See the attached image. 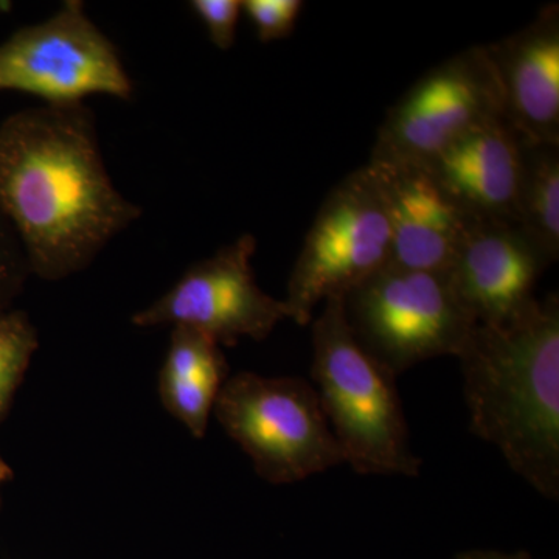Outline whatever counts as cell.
<instances>
[{"label":"cell","mask_w":559,"mask_h":559,"mask_svg":"<svg viewBox=\"0 0 559 559\" xmlns=\"http://www.w3.org/2000/svg\"><path fill=\"white\" fill-rule=\"evenodd\" d=\"M498 119V76L487 47L473 46L430 69L390 108L370 160L425 165L463 135Z\"/></svg>","instance_id":"cell-8"},{"label":"cell","mask_w":559,"mask_h":559,"mask_svg":"<svg viewBox=\"0 0 559 559\" xmlns=\"http://www.w3.org/2000/svg\"><path fill=\"white\" fill-rule=\"evenodd\" d=\"M213 414L270 484H296L344 463L318 392L301 378L241 371L224 382Z\"/></svg>","instance_id":"cell-5"},{"label":"cell","mask_w":559,"mask_h":559,"mask_svg":"<svg viewBox=\"0 0 559 559\" xmlns=\"http://www.w3.org/2000/svg\"><path fill=\"white\" fill-rule=\"evenodd\" d=\"M390 257L392 230L384 194L367 164L349 173L320 205L283 299L288 319L308 325L326 300L344 297L384 270Z\"/></svg>","instance_id":"cell-6"},{"label":"cell","mask_w":559,"mask_h":559,"mask_svg":"<svg viewBox=\"0 0 559 559\" xmlns=\"http://www.w3.org/2000/svg\"><path fill=\"white\" fill-rule=\"evenodd\" d=\"M27 259L10 224L0 215V312L10 310L31 277Z\"/></svg>","instance_id":"cell-18"},{"label":"cell","mask_w":559,"mask_h":559,"mask_svg":"<svg viewBox=\"0 0 559 559\" xmlns=\"http://www.w3.org/2000/svg\"><path fill=\"white\" fill-rule=\"evenodd\" d=\"M38 345V333L25 312H0V419L9 411Z\"/></svg>","instance_id":"cell-16"},{"label":"cell","mask_w":559,"mask_h":559,"mask_svg":"<svg viewBox=\"0 0 559 559\" xmlns=\"http://www.w3.org/2000/svg\"><path fill=\"white\" fill-rule=\"evenodd\" d=\"M257 240L245 234L191 264L164 296L132 314L139 329L173 325L207 334L221 347L248 337L264 341L288 319L285 301L264 293L253 274Z\"/></svg>","instance_id":"cell-9"},{"label":"cell","mask_w":559,"mask_h":559,"mask_svg":"<svg viewBox=\"0 0 559 559\" xmlns=\"http://www.w3.org/2000/svg\"><path fill=\"white\" fill-rule=\"evenodd\" d=\"M305 3L301 0H245L242 11L255 27L261 43L288 38Z\"/></svg>","instance_id":"cell-17"},{"label":"cell","mask_w":559,"mask_h":559,"mask_svg":"<svg viewBox=\"0 0 559 559\" xmlns=\"http://www.w3.org/2000/svg\"><path fill=\"white\" fill-rule=\"evenodd\" d=\"M11 7L13 5H11L10 2H5V0H0V16H3V14L9 13Z\"/></svg>","instance_id":"cell-22"},{"label":"cell","mask_w":559,"mask_h":559,"mask_svg":"<svg viewBox=\"0 0 559 559\" xmlns=\"http://www.w3.org/2000/svg\"><path fill=\"white\" fill-rule=\"evenodd\" d=\"M485 47L498 76L503 121L522 143H559L558 3Z\"/></svg>","instance_id":"cell-12"},{"label":"cell","mask_w":559,"mask_h":559,"mask_svg":"<svg viewBox=\"0 0 559 559\" xmlns=\"http://www.w3.org/2000/svg\"><path fill=\"white\" fill-rule=\"evenodd\" d=\"M469 430L511 469L559 499V297H536L513 318L477 325L460 353Z\"/></svg>","instance_id":"cell-2"},{"label":"cell","mask_w":559,"mask_h":559,"mask_svg":"<svg viewBox=\"0 0 559 559\" xmlns=\"http://www.w3.org/2000/svg\"><path fill=\"white\" fill-rule=\"evenodd\" d=\"M0 215L32 275L86 270L142 209L114 186L94 114L83 103L20 110L0 123Z\"/></svg>","instance_id":"cell-1"},{"label":"cell","mask_w":559,"mask_h":559,"mask_svg":"<svg viewBox=\"0 0 559 559\" xmlns=\"http://www.w3.org/2000/svg\"><path fill=\"white\" fill-rule=\"evenodd\" d=\"M229 364L218 342L189 326H173L162 366L159 395L165 409L186 426L194 439H204Z\"/></svg>","instance_id":"cell-14"},{"label":"cell","mask_w":559,"mask_h":559,"mask_svg":"<svg viewBox=\"0 0 559 559\" xmlns=\"http://www.w3.org/2000/svg\"><path fill=\"white\" fill-rule=\"evenodd\" d=\"M190 7L204 24L213 46L223 51L230 50L237 39L241 0H193Z\"/></svg>","instance_id":"cell-19"},{"label":"cell","mask_w":559,"mask_h":559,"mask_svg":"<svg viewBox=\"0 0 559 559\" xmlns=\"http://www.w3.org/2000/svg\"><path fill=\"white\" fill-rule=\"evenodd\" d=\"M10 477V468L5 465L2 457H0V485L3 484Z\"/></svg>","instance_id":"cell-21"},{"label":"cell","mask_w":559,"mask_h":559,"mask_svg":"<svg viewBox=\"0 0 559 559\" xmlns=\"http://www.w3.org/2000/svg\"><path fill=\"white\" fill-rule=\"evenodd\" d=\"M514 226L551 263L559 259V143H522Z\"/></svg>","instance_id":"cell-15"},{"label":"cell","mask_w":559,"mask_h":559,"mask_svg":"<svg viewBox=\"0 0 559 559\" xmlns=\"http://www.w3.org/2000/svg\"><path fill=\"white\" fill-rule=\"evenodd\" d=\"M311 374L344 463L362 476H419L396 377L356 342L342 297L312 319Z\"/></svg>","instance_id":"cell-3"},{"label":"cell","mask_w":559,"mask_h":559,"mask_svg":"<svg viewBox=\"0 0 559 559\" xmlns=\"http://www.w3.org/2000/svg\"><path fill=\"white\" fill-rule=\"evenodd\" d=\"M454 559H533L527 554H506L498 550H465L455 555Z\"/></svg>","instance_id":"cell-20"},{"label":"cell","mask_w":559,"mask_h":559,"mask_svg":"<svg viewBox=\"0 0 559 559\" xmlns=\"http://www.w3.org/2000/svg\"><path fill=\"white\" fill-rule=\"evenodd\" d=\"M392 230V266L447 274L473 216L452 200L428 168L370 160Z\"/></svg>","instance_id":"cell-11"},{"label":"cell","mask_w":559,"mask_h":559,"mask_svg":"<svg viewBox=\"0 0 559 559\" xmlns=\"http://www.w3.org/2000/svg\"><path fill=\"white\" fill-rule=\"evenodd\" d=\"M0 92L70 106L91 95L131 100L134 84L119 50L87 16L84 3L68 0L46 21L0 43Z\"/></svg>","instance_id":"cell-7"},{"label":"cell","mask_w":559,"mask_h":559,"mask_svg":"<svg viewBox=\"0 0 559 559\" xmlns=\"http://www.w3.org/2000/svg\"><path fill=\"white\" fill-rule=\"evenodd\" d=\"M342 304L356 342L393 377L440 356L459 358L477 326L441 272L389 264Z\"/></svg>","instance_id":"cell-4"},{"label":"cell","mask_w":559,"mask_h":559,"mask_svg":"<svg viewBox=\"0 0 559 559\" xmlns=\"http://www.w3.org/2000/svg\"><path fill=\"white\" fill-rule=\"evenodd\" d=\"M551 261L507 221L473 218L447 275L477 325H496L524 310Z\"/></svg>","instance_id":"cell-10"},{"label":"cell","mask_w":559,"mask_h":559,"mask_svg":"<svg viewBox=\"0 0 559 559\" xmlns=\"http://www.w3.org/2000/svg\"><path fill=\"white\" fill-rule=\"evenodd\" d=\"M423 167L473 218L514 224L522 142L503 119L468 132Z\"/></svg>","instance_id":"cell-13"}]
</instances>
